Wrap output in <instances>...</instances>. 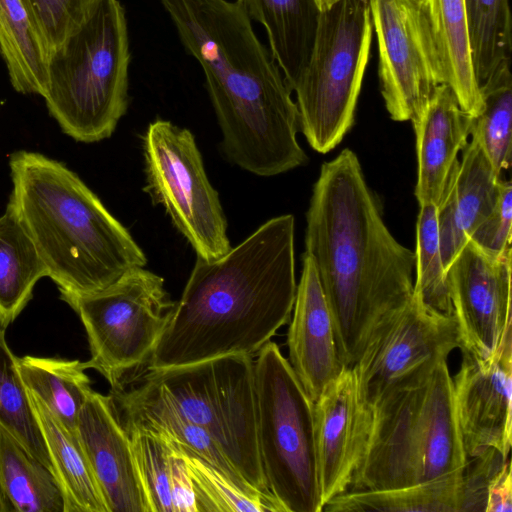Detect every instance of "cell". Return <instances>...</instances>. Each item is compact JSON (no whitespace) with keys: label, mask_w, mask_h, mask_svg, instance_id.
Wrapping results in <instances>:
<instances>
[{"label":"cell","mask_w":512,"mask_h":512,"mask_svg":"<svg viewBox=\"0 0 512 512\" xmlns=\"http://www.w3.org/2000/svg\"><path fill=\"white\" fill-rule=\"evenodd\" d=\"M305 254L330 309L340 360L352 367L373 329L411 299L415 253L388 230L350 149L321 166L306 213Z\"/></svg>","instance_id":"obj_1"},{"label":"cell","mask_w":512,"mask_h":512,"mask_svg":"<svg viewBox=\"0 0 512 512\" xmlns=\"http://www.w3.org/2000/svg\"><path fill=\"white\" fill-rule=\"evenodd\" d=\"M159 1L203 70L227 159L262 177L305 164L292 90L236 2Z\"/></svg>","instance_id":"obj_2"},{"label":"cell","mask_w":512,"mask_h":512,"mask_svg":"<svg viewBox=\"0 0 512 512\" xmlns=\"http://www.w3.org/2000/svg\"><path fill=\"white\" fill-rule=\"evenodd\" d=\"M295 220L269 219L224 256L196 259L147 369L226 355L255 357L290 320Z\"/></svg>","instance_id":"obj_3"},{"label":"cell","mask_w":512,"mask_h":512,"mask_svg":"<svg viewBox=\"0 0 512 512\" xmlns=\"http://www.w3.org/2000/svg\"><path fill=\"white\" fill-rule=\"evenodd\" d=\"M7 207L33 242L60 293L104 289L147 258L129 231L63 163L37 152L11 154Z\"/></svg>","instance_id":"obj_4"},{"label":"cell","mask_w":512,"mask_h":512,"mask_svg":"<svg viewBox=\"0 0 512 512\" xmlns=\"http://www.w3.org/2000/svg\"><path fill=\"white\" fill-rule=\"evenodd\" d=\"M372 408L369 442L349 490L400 488L465 469L447 360L394 382Z\"/></svg>","instance_id":"obj_5"},{"label":"cell","mask_w":512,"mask_h":512,"mask_svg":"<svg viewBox=\"0 0 512 512\" xmlns=\"http://www.w3.org/2000/svg\"><path fill=\"white\" fill-rule=\"evenodd\" d=\"M129 38L118 0H98L87 19L48 58L50 115L76 141L109 138L128 107Z\"/></svg>","instance_id":"obj_6"},{"label":"cell","mask_w":512,"mask_h":512,"mask_svg":"<svg viewBox=\"0 0 512 512\" xmlns=\"http://www.w3.org/2000/svg\"><path fill=\"white\" fill-rule=\"evenodd\" d=\"M135 376L131 379L204 428L250 486L273 496L258 453L253 357L226 355L185 366L146 368Z\"/></svg>","instance_id":"obj_7"},{"label":"cell","mask_w":512,"mask_h":512,"mask_svg":"<svg viewBox=\"0 0 512 512\" xmlns=\"http://www.w3.org/2000/svg\"><path fill=\"white\" fill-rule=\"evenodd\" d=\"M372 33L369 0H336L320 11L309 59L292 89L300 129L319 153L333 150L354 124Z\"/></svg>","instance_id":"obj_8"},{"label":"cell","mask_w":512,"mask_h":512,"mask_svg":"<svg viewBox=\"0 0 512 512\" xmlns=\"http://www.w3.org/2000/svg\"><path fill=\"white\" fill-rule=\"evenodd\" d=\"M256 357V435L268 489L284 512H321L314 402L276 343Z\"/></svg>","instance_id":"obj_9"},{"label":"cell","mask_w":512,"mask_h":512,"mask_svg":"<svg viewBox=\"0 0 512 512\" xmlns=\"http://www.w3.org/2000/svg\"><path fill=\"white\" fill-rule=\"evenodd\" d=\"M60 298L85 328L91 353L88 369L98 371L111 389L147 366L176 304L164 279L144 267L129 270L102 290L60 293Z\"/></svg>","instance_id":"obj_10"},{"label":"cell","mask_w":512,"mask_h":512,"mask_svg":"<svg viewBox=\"0 0 512 512\" xmlns=\"http://www.w3.org/2000/svg\"><path fill=\"white\" fill-rule=\"evenodd\" d=\"M145 186L164 207L198 258L211 261L232 247L218 192L211 185L192 132L170 121L151 122L142 136Z\"/></svg>","instance_id":"obj_11"},{"label":"cell","mask_w":512,"mask_h":512,"mask_svg":"<svg viewBox=\"0 0 512 512\" xmlns=\"http://www.w3.org/2000/svg\"><path fill=\"white\" fill-rule=\"evenodd\" d=\"M380 92L391 119L413 121L445 83L422 0H369Z\"/></svg>","instance_id":"obj_12"},{"label":"cell","mask_w":512,"mask_h":512,"mask_svg":"<svg viewBox=\"0 0 512 512\" xmlns=\"http://www.w3.org/2000/svg\"><path fill=\"white\" fill-rule=\"evenodd\" d=\"M460 348L454 315L429 310L413 293L372 331L352 366L360 393L370 406L394 382L426 365L447 360Z\"/></svg>","instance_id":"obj_13"},{"label":"cell","mask_w":512,"mask_h":512,"mask_svg":"<svg viewBox=\"0 0 512 512\" xmlns=\"http://www.w3.org/2000/svg\"><path fill=\"white\" fill-rule=\"evenodd\" d=\"M511 253L496 256L469 239L446 269L460 349L480 360L512 335Z\"/></svg>","instance_id":"obj_14"},{"label":"cell","mask_w":512,"mask_h":512,"mask_svg":"<svg viewBox=\"0 0 512 512\" xmlns=\"http://www.w3.org/2000/svg\"><path fill=\"white\" fill-rule=\"evenodd\" d=\"M373 408L363 399L352 367H344L314 402V437L322 510L348 491L363 459Z\"/></svg>","instance_id":"obj_15"},{"label":"cell","mask_w":512,"mask_h":512,"mask_svg":"<svg viewBox=\"0 0 512 512\" xmlns=\"http://www.w3.org/2000/svg\"><path fill=\"white\" fill-rule=\"evenodd\" d=\"M452 386L467 458L479 457L492 449L508 458L512 435V335L489 360L462 352Z\"/></svg>","instance_id":"obj_16"},{"label":"cell","mask_w":512,"mask_h":512,"mask_svg":"<svg viewBox=\"0 0 512 512\" xmlns=\"http://www.w3.org/2000/svg\"><path fill=\"white\" fill-rule=\"evenodd\" d=\"M76 433L109 512H150L130 435L110 395L90 393L78 414Z\"/></svg>","instance_id":"obj_17"},{"label":"cell","mask_w":512,"mask_h":512,"mask_svg":"<svg viewBox=\"0 0 512 512\" xmlns=\"http://www.w3.org/2000/svg\"><path fill=\"white\" fill-rule=\"evenodd\" d=\"M292 312L287 360L305 392L315 402L345 366L338 354L332 316L315 266L305 253Z\"/></svg>","instance_id":"obj_18"},{"label":"cell","mask_w":512,"mask_h":512,"mask_svg":"<svg viewBox=\"0 0 512 512\" xmlns=\"http://www.w3.org/2000/svg\"><path fill=\"white\" fill-rule=\"evenodd\" d=\"M473 116L464 111L445 83L436 88L412 125L418 162L415 196L419 205L437 206L469 142Z\"/></svg>","instance_id":"obj_19"},{"label":"cell","mask_w":512,"mask_h":512,"mask_svg":"<svg viewBox=\"0 0 512 512\" xmlns=\"http://www.w3.org/2000/svg\"><path fill=\"white\" fill-rule=\"evenodd\" d=\"M503 179L473 138L462 150L437 207L439 246L445 270L475 228L493 210Z\"/></svg>","instance_id":"obj_20"},{"label":"cell","mask_w":512,"mask_h":512,"mask_svg":"<svg viewBox=\"0 0 512 512\" xmlns=\"http://www.w3.org/2000/svg\"><path fill=\"white\" fill-rule=\"evenodd\" d=\"M263 25L270 52L292 90L312 49L320 8L316 0H236Z\"/></svg>","instance_id":"obj_21"},{"label":"cell","mask_w":512,"mask_h":512,"mask_svg":"<svg viewBox=\"0 0 512 512\" xmlns=\"http://www.w3.org/2000/svg\"><path fill=\"white\" fill-rule=\"evenodd\" d=\"M27 392L63 496L64 512H109L77 433L68 429L39 397Z\"/></svg>","instance_id":"obj_22"},{"label":"cell","mask_w":512,"mask_h":512,"mask_svg":"<svg viewBox=\"0 0 512 512\" xmlns=\"http://www.w3.org/2000/svg\"><path fill=\"white\" fill-rule=\"evenodd\" d=\"M445 84L455 93L460 107L476 117L483 107L472 60L465 0H422Z\"/></svg>","instance_id":"obj_23"},{"label":"cell","mask_w":512,"mask_h":512,"mask_svg":"<svg viewBox=\"0 0 512 512\" xmlns=\"http://www.w3.org/2000/svg\"><path fill=\"white\" fill-rule=\"evenodd\" d=\"M464 470L400 488L348 490L328 501L322 511L464 512Z\"/></svg>","instance_id":"obj_24"},{"label":"cell","mask_w":512,"mask_h":512,"mask_svg":"<svg viewBox=\"0 0 512 512\" xmlns=\"http://www.w3.org/2000/svg\"><path fill=\"white\" fill-rule=\"evenodd\" d=\"M48 276L33 242L13 211L0 216V327L6 328L33 296L36 283Z\"/></svg>","instance_id":"obj_25"},{"label":"cell","mask_w":512,"mask_h":512,"mask_svg":"<svg viewBox=\"0 0 512 512\" xmlns=\"http://www.w3.org/2000/svg\"><path fill=\"white\" fill-rule=\"evenodd\" d=\"M0 54L17 92L43 95L49 54L22 0H0Z\"/></svg>","instance_id":"obj_26"},{"label":"cell","mask_w":512,"mask_h":512,"mask_svg":"<svg viewBox=\"0 0 512 512\" xmlns=\"http://www.w3.org/2000/svg\"><path fill=\"white\" fill-rule=\"evenodd\" d=\"M27 390L39 397L70 430L76 432L78 414L93 391L86 362L24 356L17 359Z\"/></svg>","instance_id":"obj_27"},{"label":"cell","mask_w":512,"mask_h":512,"mask_svg":"<svg viewBox=\"0 0 512 512\" xmlns=\"http://www.w3.org/2000/svg\"><path fill=\"white\" fill-rule=\"evenodd\" d=\"M0 477L12 511L64 512L53 472L0 427Z\"/></svg>","instance_id":"obj_28"},{"label":"cell","mask_w":512,"mask_h":512,"mask_svg":"<svg viewBox=\"0 0 512 512\" xmlns=\"http://www.w3.org/2000/svg\"><path fill=\"white\" fill-rule=\"evenodd\" d=\"M511 59L502 62L480 85L483 107L473 118L471 137L478 142L497 173L512 163Z\"/></svg>","instance_id":"obj_29"},{"label":"cell","mask_w":512,"mask_h":512,"mask_svg":"<svg viewBox=\"0 0 512 512\" xmlns=\"http://www.w3.org/2000/svg\"><path fill=\"white\" fill-rule=\"evenodd\" d=\"M11 351L0 327V427L51 471L48 450Z\"/></svg>","instance_id":"obj_30"},{"label":"cell","mask_w":512,"mask_h":512,"mask_svg":"<svg viewBox=\"0 0 512 512\" xmlns=\"http://www.w3.org/2000/svg\"><path fill=\"white\" fill-rule=\"evenodd\" d=\"M472 60L479 86L511 59L512 21L509 0H465Z\"/></svg>","instance_id":"obj_31"},{"label":"cell","mask_w":512,"mask_h":512,"mask_svg":"<svg viewBox=\"0 0 512 512\" xmlns=\"http://www.w3.org/2000/svg\"><path fill=\"white\" fill-rule=\"evenodd\" d=\"M179 447L192 479L197 512H284L273 496L242 489L218 469Z\"/></svg>","instance_id":"obj_32"},{"label":"cell","mask_w":512,"mask_h":512,"mask_svg":"<svg viewBox=\"0 0 512 512\" xmlns=\"http://www.w3.org/2000/svg\"><path fill=\"white\" fill-rule=\"evenodd\" d=\"M414 253L416 279L413 293L432 312L453 315L439 246L437 207L434 204L420 206Z\"/></svg>","instance_id":"obj_33"},{"label":"cell","mask_w":512,"mask_h":512,"mask_svg":"<svg viewBox=\"0 0 512 512\" xmlns=\"http://www.w3.org/2000/svg\"><path fill=\"white\" fill-rule=\"evenodd\" d=\"M130 435L139 477L150 512H173L171 497V443L164 437L136 428Z\"/></svg>","instance_id":"obj_34"},{"label":"cell","mask_w":512,"mask_h":512,"mask_svg":"<svg viewBox=\"0 0 512 512\" xmlns=\"http://www.w3.org/2000/svg\"><path fill=\"white\" fill-rule=\"evenodd\" d=\"M22 2L50 55L81 26L98 0H22Z\"/></svg>","instance_id":"obj_35"},{"label":"cell","mask_w":512,"mask_h":512,"mask_svg":"<svg viewBox=\"0 0 512 512\" xmlns=\"http://www.w3.org/2000/svg\"><path fill=\"white\" fill-rule=\"evenodd\" d=\"M512 185L503 180L493 210L475 228L470 240L484 251L501 256L511 249Z\"/></svg>","instance_id":"obj_36"},{"label":"cell","mask_w":512,"mask_h":512,"mask_svg":"<svg viewBox=\"0 0 512 512\" xmlns=\"http://www.w3.org/2000/svg\"><path fill=\"white\" fill-rule=\"evenodd\" d=\"M169 442L172 447L171 497L173 512H197L194 487L186 461L180 447L172 441Z\"/></svg>","instance_id":"obj_37"},{"label":"cell","mask_w":512,"mask_h":512,"mask_svg":"<svg viewBox=\"0 0 512 512\" xmlns=\"http://www.w3.org/2000/svg\"><path fill=\"white\" fill-rule=\"evenodd\" d=\"M484 511H512V477L509 458L495 470L487 482Z\"/></svg>","instance_id":"obj_38"},{"label":"cell","mask_w":512,"mask_h":512,"mask_svg":"<svg viewBox=\"0 0 512 512\" xmlns=\"http://www.w3.org/2000/svg\"><path fill=\"white\" fill-rule=\"evenodd\" d=\"M12 509H11V506L7 500V497L5 495V492H4V489H3V486H2V482H1V477H0V512H11Z\"/></svg>","instance_id":"obj_39"},{"label":"cell","mask_w":512,"mask_h":512,"mask_svg":"<svg viewBox=\"0 0 512 512\" xmlns=\"http://www.w3.org/2000/svg\"><path fill=\"white\" fill-rule=\"evenodd\" d=\"M320 10L327 9L330 7L336 0H316Z\"/></svg>","instance_id":"obj_40"}]
</instances>
